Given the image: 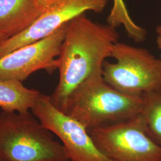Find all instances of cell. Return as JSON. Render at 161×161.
I'll use <instances>...</instances> for the list:
<instances>
[{"mask_svg":"<svg viewBox=\"0 0 161 161\" xmlns=\"http://www.w3.org/2000/svg\"><path fill=\"white\" fill-rule=\"evenodd\" d=\"M118 40L115 28L94 22L85 13L69 21L58 58L59 80L50 96L52 103L64 112L76 90L88 80L103 77L104 62Z\"/></svg>","mask_w":161,"mask_h":161,"instance_id":"6da1fadb","label":"cell"},{"mask_svg":"<svg viewBox=\"0 0 161 161\" xmlns=\"http://www.w3.org/2000/svg\"><path fill=\"white\" fill-rule=\"evenodd\" d=\"M142 105V97L124 94L100 77L88 80L76 90L64 112L90 131L131 119L141 114Z\"/></svg>","mask_w":161,"mask_h":161,"instance_id":"7a4b0ae2","label":"cell"},{"mask_svg":"<svg viewBox=\"0 0 161 161\" xmlns=\"http://www.w3.org/2000/svg\"><path fill=\"white\" fill-rule=\"evenodd\" d=\"M34 114L0 112V161H69L64 146Z\"/></svg>","mask_w":161,"mask_h":161,"instance_id":"3957f363","label":"cell"},{"mask_svg":"<svg viewBox=\"0 0 161 161\" xmlns=\"http://www.w3.org/2000/svg\"><path fill=\"white\" fill-rule=\"evenodd\" d=\"M110 58L116 62H104L103 78L115 90L133 97L161 90V58L147 50L117 42Z\"/></svg>","mask_w":161,"mask_h":161,"instance_id":"277c9868","label":"cell"},{"mask_svg":"<svg viewBox=\"0 0 161 161\" xmlns=\"http://www.w3.org/2000/svg\"><path fill=\"white\" fill-rule=\"evenodd\" d=\"M88 132L99 149L112 161H161V147L146 132L140 114Z\"/></svg>","mask_w":161,"mask_h":161,"instance_id":"5b68a950","label":"cell"},{"mask_svg":"<svg viewBox=\"0 0 161 161\" xmlns=\"http://www.w3.org/2000/svg\"><path fill=\"white\" fill-rule=\"evenodd\" d=\"M31 110L61 140L69 161H112L99 149L86 128L58 109L49 96L40 92Z\"/></svg>","mask_w":161,"mask_h":161,"instance_id":"8992f818","label":"cell"},{"mask_svg":"<svg viewBox=\"0 0 161 161\" xmlns=\"http://www.w3.org/2000/svg\"><path fill=\"white\" fill-rule=\"evenodd\" d=\"M68 25V22L46 38L0 58V80L22 82L37 70L52 72L58 69V58Z\"/></svg>","mask_w":161,"mask_h":161,"instance_id":"52a82bcc","label":"cell"},{"mask_svg":"<svg viewBox=\"0 0 161 161\" xmlns=\"http://www.w3.org/2000/svg\"><path fill=\"white\" fill-rule=\"evenodd\" d=\"M108 0H61L46 8L28 28L0 45V58L41 40L87 11L102 13Z\"/></svg>","mask_w":161,"mask_h":161,"instance_id":"ba28073f","label":"cell"},{"mask_svg":"<svg viewBox=\"0 0 161 161\" xmlns=\"http://www.w3.org/2000/svg\"><path fill=\"white\" fill-rule=\"evenodd\" d=\"M44 11L37 0H0V34L11 38L22 33Z\"/></svg>","mask_w":161,"mask_h":161,"instance_id":"9c48e42d","label":"cell"},{"mask_svg":"<svg viewBox=\"0 0 161 161\" xmlns=\"http://www.w3.org/2000/svg\"><path fill=\"white\" fill-rule=\"evenodd\" d=\"M40 94L24 86L22 82L0 80V108L5 112H28Z\"/></svg>","mask_w":161,"mask_h":161,"instance_id":"30bf717a","label":"cell"},{"mask_svg":"<svg viewBox=\"0 0 161 161\" xmlns=\"http://www.w3.org/2000/svg\"><path fill=\"white\" fill-rule=\"evenodd\" d=\"M141 116L146 132L161 147V89L143 94Z\"/></svg>","mask_w":161,"mask_h":161,"instance_id":"8fae6325","label":"cell"},{"mask_svg":"<svg viewBox=\"0 0 161 161\" xmlns=\"http://www.w3.org/2000/svg\"><path fill=\"white\" fill-rule=\"evenodd\" d=\"M107 22L108 25L115 28L123 26L128 36L137 43L146 40L147 31L132 20L124 0H114L113 7Z\"/></svg>","mask_w":161,"mask_h":161,"instance_id":"7c38bea8","label":"cell"},{"mask_svg":"<svg viewBox=\"0 0 161 161\" xmlns=\"http://www.w3.org/2000/svg\"><path fill=\"white\" fill-rule=\"evenodd\" d=\"M60 1L61 0H37L38 4L44 10Z\"/></svg>","mask_w":161,"mask_h":161,"instance_id":"4fadbf2b","label":"cell"},{"mask_svg":"<svg viewBox=\"0 0 161 161\" xmlns=\"http://www.w3.org/2000/svg\"><path fill=\"white\" fill-rule=\"evenodd\" d=\"M8 38H9V37L6 35L0 34V45Z\"/></svg>","mask_w":161,"mask_h":161,"instance_id":"5bb4252c","label":"cell"},{"mask_svg":"<svg viewBox=\"0 0 161 161\" xmlns=\"http://www.w3.org/2000/svg\"><path fill=\"white\" fill-rule=\"evenodd\" d=\"M156 44L158 48L161 51V36H158L156 39Z\"/></svg>","mask_w":161,"mask_h":161,"instance_id":"9a60e30c","label":"cell"},{"mask_svg":"<svg viewBox=\"0 0 161 161\" xmlns=\"http://www.w3.org/2000/svg\"><path fill=\"white\" fill-rule=\"evenodd\" d=\"M156 34H158V36H161V25L157 26L156 29Z\"/></svg>","mask_w":161,"mask_h":161,"instance_id":"2e32d148","label":"cell"},{"mask_svg":"<svg viewBox=\"0 0 161 161\" xmlns=\"http://www.w3.org/2000/svg\"></svg>","mask_w":161,"mask_h":161,"instance_id":"e0dca14e","label":"cell"}]
</instances>
